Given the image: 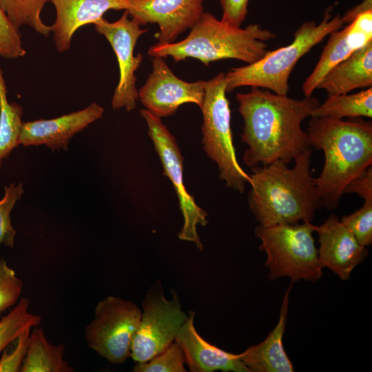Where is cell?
<instances>
[{"label": "cell", "mask_w": 372, "mask_h": 372, "mask_svg": "<svg viewBox=\"0 0 372 372\" xmlns=\"http://www.w3.org/2000/svg\"><path fill=\"white\" fill-rule=\"evenodd\" d=\"M311 117L343 118L372 117V87L352 94L329 96L313 112Z\"/></svg>", "instance_id": "22"}, {"label": "cell", "mask_w": 372, "mask_h": 372, "mask_svg": "<svg viewBox=\"0 0 372 372\" xmlns=\"http://www.w3.org/2000/svg\"><path fill=\"white\" fill-rule=\"evenodd\" d=\"M141 313L135 303L119 297L110 296L99 301L85 329L88 346L110 363H123L130 357Z\"/></svg>", "instance_id": "8"}, {"label": "cell", "mask_w": 372, "mask_h": 372, "mask_svg": "<svg viewBox=\"0 0 372 372\" xmlns=\"http://www.w3.org/2000/svg\"><path fill=\"white\" fill-rule=\"evenodd\" d=\"M342 223L353 234L358 242L367 247L372 243V200H364L363 205L353 213L342 216Z\"/></svg>", "instance_id": "28"}, {"label": "cell", "mask_w": 372, "mask_h": 372, "mask_svg": "<svg viewBox=\"0 0 372 372\" xmlns=\"http://www.w3.org/2000/svg\"><path fill=\"white\" fill-rule=\"evenodd\" d=\"M152 71L138 91V99L148 111L161 118L173 115L185 103H194L200 108L207 81L186 82L178 78L164 58L151 59Z\"/></svg>", "instance_id": "12"}, {"label": "cell", "mask_w": 372, "mask_h": 372, "mask_svg": "<svg viewBox=\"0 0 372 372\" xmlns=\"http://www.w3.org/2000/svg\"><path fill=\"white\" fill-rule=\"evenodd\" d=\"M31 328L24 330L14 340V349L3 350L0 359V372H21L30 343Z\"/></svg>", "instance_id": "31"}, {"label": "cell", "mask_w": 372, "mask_h": 372, "mask_svg": "<svg viewBox=\"0 0 372 372\" xmlns=\"http://www.w3.org/2000/svg\"><path fill=\"white\" fill-rule=\"evenodd\" d=\"M29 306L28 299L21 298L14 309L0 320V353L24 330L41 323V316L29 312Z\"/></svg>", "instance_id": "25"}, {"label": "cell", "mask_w": 372, "mask_h": 372, "mask_svg": "<svg viewBox=\"0 0 372 372\" xmlns=\"http://www.w3.org/2000/svg\"><path fill=\"white\" fill-rule=\"evenodd\" d=\"M185 356L174 340L163 352L144 362H136L134 372H185Z\"/></svg>", "instance_id": "26"}, {"label": "cell", "mask_w": 372, "mask_h": 372, "mask_svg": "<svg viewBox=\"0 0 372 372\" xmlns=\"http://www.w3.org/2000/svg\"><path fill=\"white\" fill-rule=\"evenodd\" d=\"M204 0H130L125 10L139 25L156 23L159 43L174 42L204 12Z\"/></svg>", "instance_id": "13"}, {"label": "cell", "mask_w": 372, "mask_h": 372, "mask_svg": "<svg viewBox=\"0 0 372 372\" xmlns=\"http://www.w3.org/2000/svg\"><path fill=\"white\" fill-rule=\"evenodd\" d=\"M236 99L244 120L241 139L248 146L243 155L247 166L276 161L288 165L311 147L301 124L320 105L316 97L297 99L251 87L247 93L236 94Z\"/></svg>", "instance_id": "1"}, {"label": "cell", "mask_w": 372, "mask_h": 372, "mask_svg": "<svg viewBox=\"0 0 372 372\" xmlns=\"http://www.w3.org/2000/svg\"><path fill=\"white\" fill-rule=\"evenodd\" d=\"M190 30L187 37L179 42L156 43L149 48L148 54L152 57L169 56L175 62L193 58L205 65L227 59L249 65L267 53V41L276 37L258 24L241 28L217 19L210 12H203Z\"/></svg>", "instance_id": "4"}, {"label": "cell", "mask_w": 372, "mask_h": 372, "mask_svg": "<svg viewBox=\"0 0 372 372\" xmlns=\"http://www.w3.org/2000/svg\"><path fill=\"white\" fill-rule=\"evenodd\" d=\"M56 10L52 25L56 50L64 52L70 48L71 40L82 26L94 24L110 10H125L130 0H49Z\"/></svg>", "instance_id": "18"}, {"label": "cell", "mask_w": 372, "mask_h": 372, "mask_svg": "<svg viewBox=\"0 0 372 372\" xmlns=\"http://www.w3.org/2000/svg\"><path fill=\"white\" fill-rule=\"evenodd\" d=\"M22 288V282L14 270L0 258V314L16 304Z\"/></svg>", "instance_id": "29"}, {"label": "cell", "mask_w": 372, "mask_h": 372, "mask_svg": "<svg viewBox=\"0 0 372 372\" xmlns=\"http://www.w3.org/2000/svg\"><path fill=\"white\" fill-rule=\"evenodd\" d=\"M5 193L0 200V245L13 248L17 231L12 225L10 213L24 193L23 184L14 183L4 187Z\"/></svg>", "instance_id": "27"}, {"label": "cell", "mask_w": 372, "mask_h": 372, "mask_svg": "<svg viewBox=\"0 0 372 372\" xmlns=\"http://www.w3.org/2000/svg\"><path fill=\"white\" fill-rule=\"evenodd\" d=\"M372 85V41L334 65L322 78L317 89L329 96L347 94Z\"/></svg>", "instance_id": "20"}, {"label": "cell", "mask_w": 372, "mask_h": 372, "mask_svg": "<svg viewBox=\"0 0 372 372\" xmlns=\"http://www.w3.org/2000/svg\"><path fill=\"white\" fill-rule=\"evenodd\" d=\"M22 107L9 103L3 72L0 67V169L3 161L19 145V136L23 122Z\"/></svg>", "instance_id": "23"}, {"label": "cell", "mask_w": 372, "mask_h": 372, "mask_svg": "<svg viewBox=\"0 0 372 372\" xmlns=\"http://www.w3.org/2000/svg\"><path fill=\"white\" fill-rule=\"evenodd\" d=\"M225 73L207 81L203 105L202 144L218 168L220 179L229 188L243 193L251 178L240 166L233 143L231 111L226 96Z\"/></svg>", "instance_id": "7"}, {"label": "cell", "mask_w": 372, "mask_h": 372, "mask_svg": "<svg viewBox=\"0 0 372 372\" xmlns=\"http://www.w3.org/2000/svg\"><path fill=\"white\" fill-rule=\"evenodd\" d=\"M249 0H220L223 9L221 21L227 24L240 27L247 14Z\"/></svg>", "instance_id": "32"}, {"label": "cell", "mask_w": 372, "mask_h": 372, "mask_svg": "<svg viewBox=\"0 0 372 372\" xmlns=\"http://www.w3.org/2000/svg\"><path fill=\"white\" fill-rule=\"evenodd\" d=\"M311 222L256 227V236L261 240L258 249L267 254L265 265L269 279L289 277L292 283L300 280L315 282L323 275Z\"/></svg>", "instance_id": "6"}, {"label": "cell", "mask_w": 372, "mask_h": 372, "mask_svg": "<svg viewBox=\"0 0 372 372\" xmlns=\"http://www.w3.org/2000/svg\"><path fill=\"white\" fill-rule=\"evenodd\" d=\"M347 193L356 194L364 200H372L371 166L347 185L344 194Z\"/></svg>", "instance_id": "33"}, {"label": "cell", "mask_w": 372, "mask_h": 372, "mask_svg": "<svg viewBox=\"0 0 372 372\" xmlns=\"http://www.w3.org/2000/svg\"><path fill=\"white\" fill-rule=\"evenodd\" d=\"M195 312L189 311L175 341L181 347L185 363L192 372H250L240 353L227 352L204 340L194 327Z\"/></svg>", "instance_id": "17"}, {"label": "cell", "mask_w": 372, "mask_h": 372, "mask_svg": "<svg viewBox=\"0 0 372 372\" xmlns=\"http://www.w3.org/2000/svg\"><path fill=\"white\" fill-rule=\"evenodd\" d=\"M312 149L294 159V166L276 161L251 167L249 207L260 225L311 222L322 207L311 168Z\"/></svg>", "instance_id": "3"}, {"label": "cell", "mask_w": 372, "mask_h": 372, "mask_svg": "<svg viewBox=\"0 0 372 372\" xmlns=\"http://www.w3.org/2000/svg\"><path fill=\"white\" fill-rule=\"evenodd\" d=\"M104 109L96 103L87 107L52 119L23 123L19 145H45L52 150H68L70 139L90 124L99 119Z\"/></svg>", "instance_id": "15"}, {"label": "cell", "mask_w": 372, "mask_h": 372, "mask_svg": "<svg viewBox=\"0 0 372 372\" xmlns=\"http://www.w3.org/2000/svg\"><path fill=\"white\" fill-rule=\"evenodd\" d=\"M311 118L306 131L309 145L324 155L322 172L314 180L322 207L333 210L347 185L371 166L372 124L362 118Z\"/></svg>", "instance_id": "2"}, {"label": "cell", "mask_w": 372, "mask_h": 372, "mask_svg": "<svg viewBox=\"0 0 372 372\" xmlns=\"http://www.w3.org/2000/svg\"><path fill=\"white\" fill-rule=\"evenodd\" d=\"M172 296V300L165 297L160 282L148 289L131 346L130 357L135 362L148 361L166 349L187 319L176 291Z\"/></svg>", "instance_id": "9"}, {"label": "cell", "mask_w": 372, "mask_h": 372, "mask_svg": "<svg viewBox=\"0 0 372 372\" xmlns=\"http://www.w3.org/2000/svg\"><path fill=\"white\" fill-rule=\"evenodd\" d=\"M25 53L19 30L13 25L0 9V56L17 59L23 56Z\"/></svg>", "instance_id": "30"}, {"label": "cell", "mask_w": 372, "mask_h": 372, "mask_svg": "<svg viewBox=\"0 0 372 372\" xmlns=\"http://www.w3.org/2000/svg\"><path fill=\"white\" fill-rule=\"evenodd\" d=\"M369 10H372V1L364 0L359 5L356 6L355 7L350 9L348 12H347L344 14V16L342 17V19L344 23H349L352 21H353L358 15Z\"/></svg>", "instance_id": "34"}, {"label": "cell", "mask_w": 372, "mask_h": 372, "mask_svg": "<svg viewBox=\"0 0 372 372\" xmlns=\"http://www.w3.org/2000/svg\"><path fill=\"white\" fill-rule=\"evenodd\" d=\"M333 7L324 11L322 21L302 23L288 45L267 53L258 61L231 68L225 74L226 92L242 86L262 87L281 95L289 92V78L298 61L330 33L344 24L340 14L332 17Z\"/></svg>", "instance_id": "5"}, {"label": "cell", "mask_w": 372, "mask_h": 372, "mask_svg": "<svg viewBox=\"0 0 372 372\" xmlns=\"http://www.w3.org/2000/svg\"><path fill=\"white\" fill-rule=\"evenodd\" d=\"M64 349L62 344H51L41 329H34L21 372H74L63 358Z\"/></svg>", "instance_id": "21"}, {"label": "cell", "mask_w": 372, "mask_h": 372, "mask_svg": "<svg viewBox=\"0 0 372 372\" xmlns=\"http://www.w3.org/2000/svg\"><path fill=\"white\" fill-rule=\"evenodd\" d=\"M128 16L125 10L121 17L114 22H109L103 17L94 25L96 31L110 43L118 61L119 80L112 96V107L130 112L136 107L138 99L135 72L143 59L141 53L134 56V49L138 38L147 30L141 29V25Z\"/></svg>", "instance_id": "11"}, {"label": "cell", "mask_w": 372, "mask_h": 372, "mask_svg": "<svg viewBox=\"0 0 372 372\" xmlns=\"http://www.w3.org/2000/svg\"><path fill=\"white\" fill-rule=\"evenodd\" d=\"M315 231L318 235V252L322 268H329L342 280L349 279L355 267L367 256L368 249L334 214L320 226H315Z\"/></svg>", "instance_id": "14"}, {"label": "cell", "mask_w": 372, "mask_h": 372, "mask_svg": "<svg viewBox=\"0 0 372 372\" xmlns=\"http://www.w3.org/2000/svg\"><path fill=\"white\" fill-rule=\"evenodd\" d=\"M321 56L302 84L304 96H310L325 74L354 51L372 41V10L358 15L343 29L332 32Z\"/></svg>", "instance_id": "16"}, {"label": "cell", "mask_w": 372, "mask_h": 372, "mask_svg": "<svg viewBox=\"0 0 372 372\" xmlns=\"http://www.w3.org/2000/svg\"><path fill=\"white\" fill-rule=\"evenodd\" d=\"M49 0H0V9L13 25L19 30L28 25L37 33L48 37L52 25L44 23L41 14Z\"/></svg>", "instance_id": "24"}, {"label": "cell", "mask_w": 372, "mask_h": 372, "mask_svg": "<svg viewBox=\"0 0 372 372\" xmlns=\"http://www.w3.org/2000/svg\"><path fill=\"white\" fill-rule=\"evenodd\" d=\"M140 114L147 125L148 134L161 161L163 175L172 181L178 198L184 223L178 237L194 242L199 250H203L197 226L208 224V214L196 203L186 190L183 178V158L176 141L160 117L146 109L141 110Z\"/></svg>", "instance_id": "10"}, {"label": "cell", "mask_w": 372, "mask_h": 372, "mask_svg": "<svg viewBox=\"0 0 372 372\" xmlns=\"http://www.w3.org/2000/svg\"><path fill=\"white\" fill-rule=\"evenodd\" d=\"M291 282L285 291L279 320L262 342L248 347L240 353V358L250 372H293L292 362L284 349L282 338L285 331Z\"/></svg>", "instance_id": "19"}]
</instances>
